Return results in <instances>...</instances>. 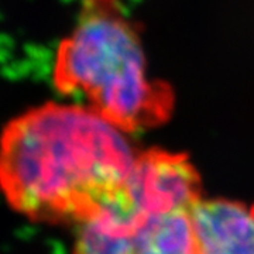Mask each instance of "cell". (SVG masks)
Instances as JSON below:
<instances>
[{
	"label": "cell",
	"instance_id": "6da1fadb",
	"mask_svg": "<svg viewBox=\"0 0 254 254\" xmlns=\"http://www.w3.org/2000/svg\"><path fill=\"white\" fill-rule=\"evenodd\" d=\"M134 157L126 133L88 106L46 102L0 134V193L31 222L76 226L118 195Z\"/></svg>",
	"mask_w": 254,
	"mask_h": 254
},
{
	"label": "cell",
	"instance_id": "7a4b0ae2",
	"mask_svg": "<svg viewBox=\"0 0 254 254\" xmlns=\"http://www.w3.org/2000/svg\"><path fill=\"white\" fill-rule=\"evenodd\" d=\"M53 83L125 133L161 126L175 108L171 86L150 76L140 30L122 0H81L57 48Z\"/></svg>",
	"mask_w": 254,
	"mask_h": 254
},
{
	"label": "cell",
	"instance_id": "3957f363",
	"mask_svg": "<svg viewBox=\"0 0 254 254\" xmlns=\"http://www.w3.org/2000/svg\"><path fill=\"white\" fill-rule=\"evenodd\" d=\"M200 177L190 157L161 148L136 153L123 192L133 208L151 218L190 212L200 199Z\"/></svg>",
	"mask_w": 254,
	"mask_h": 254
},
{
	"label": "cell",
	"instance_id": "277c9868",
	"mask_svg": "<svg viewBox=\"0 0 254 254\" xmlns=\"http://www.w3.org/2000/svg\"><path fill=\"white\" fill-rule=\"evenodd\" d=\"M190 215L198 254H254V203L200 199Z\"/></svg>",
	"mask_w": 254,
	"mask_h": 254
},
{
	"label": "cell",
	"instance_id": "5b68a950",
	"mask_svg": "<svg viewBox=\"0 0 254 254\" xmlns=\"http://www.w3.org/2000/svg\"><path fill=\"white\" fill-rule=\"evenodd\" d=\"M145 222L120 190L92 216L76 225L72 254H133Z\"/></svg>",
	"mask_w": 254,
	"mask_h": 254
},
{
	"label": "cell",
	"instance_id": "8992f818",
	"mask_svg": "<svg viewBox=\"0 0 254 254\" xmlns=\"http://www.w3.org/2000/svg\"><path fill=\"white\" fill-rule=\"evenodd\" d=\"M133 254H198L190 212H170L145 219Z\"/></svg>",
	"mask_w": 254,
	"mask_h": 254
}]
</instances>
